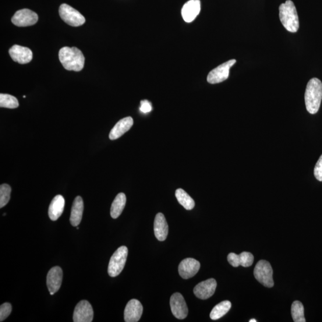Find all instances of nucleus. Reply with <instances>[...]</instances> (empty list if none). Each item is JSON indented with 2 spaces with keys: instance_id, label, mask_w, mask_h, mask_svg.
Here are the masks:
<instances>
[{
  "instance_id": "f257e3e1",
  "label": "nucleus",
  "mask_w": 322,
  "mask_h": 322,
  "mask_svg": "<svg viewBox=\"0 0 322 322\" xmlns=\"http://www.w3.org/2000/svg\"><path fill=\"white\" fill-rule=\"evenodd\" d=\"M60 62L68 70L79 72L84 68L85 58L83 53L77 47H65L59 51Z\"/></svg>"
},
{
  "instance_id": "f03ea898",
  "label": "nucleus",
  "mask_w": 322,
  "mask_h": 322,
  "mask_svg": "<svg viewBox=\"0 0 322 322\" xmlns=\"http://www.w3.org/2000/svg\"><path fill=\"white\" fill-rule=\"evenodd\" d=\"M304 98L307 111L311 114H316L322 100V83L320 80L314 78L309 81Z\"/></svg>"
},
{
  "instance_id": "7ed1b4c3",
  "label": "nucleus",
  "mask_w": 322,
  "mask_h": 322,
  "mask_svg": "<svg viewBox=\"0 0 322 322\" xmlns=\"http://www.w3.org/2000/svg\"><path fill=\"white\" fill-rule=\"evenodd\" d=\"M279 18L286 30L292 33L298 31L300 27L298 13L291 0H287L279 6Z\"/></svg>"
},
{
  "instance_id": "20e7f679",
  "label": "nucleus",
  "mask_w": 322,
  "mask_h": 322,
  "mask_svg": "<svg viewBox=\"0 0 322 322\" xmlns=\"http://www.w3.org/2000/svg\"><path fill=\"white\" fill-rule=\"evenodd\" d=\"M127 256L128 249L125 246L119 247L112 255L108 266V274L111 277H117L121 273L125 267Z\"/></svg>"
},
{
  "instance_id": "39448f33",
  "label": "nucleus",
  "mask_w": 322,
  "mask_h": 322,
  "mask_svg": "<svg viewBox=\"0 0 322 322\" xmlns=\"http://www.w3.org/2000/svg\"><path fill=\"white\" fill-rule=\"evenodd\" d=\"M254 275L257 280L267 288L274 286L273 269L268 261L260 260L255 267Z\"/></svg>"
},
{
  "instance_id": "423d86ee",
  "label": "nucleus",
  "mask_w": 322,
  "mask_h": 322,
  "mask_svg": "<svg viewBox=\"0 0 322 322\" xmlns=\"http://www.w3.org/2000/svg\"><path fill=\"white\" fill-rule=\"evenodd\" d=\"M59 15L69 26L80 27L86 22L84 16L75 9L66 4H62L59 8Z\"/></svg>"
},
{
  "instance_id": "0eeeda50",
  "label": "nucleus",
  "mask_w": 322,
  "mask_h": 322,
  "mask_svg": "<svg viewBox=\"0 0 322 322\" xmlns=\"http://www.w3.org/2000/svg\"><path fill=\"white\" fill-rule=\"evenodd\" d=\"M235 59L230 60L222 64L219 65L217 68L212 69L208 73L207 81L211 84H218L224 82L229 77L230 69L235 64Z\"/></svg>"
},
{
  "instance_id": "6e6552de",
  "label": "nucleus",
  "mask_w": 322,
  "mask_h": 322,
  "mask_svg": "<svg viewBox=\"0 0 322 322\" xmlns=\"http://www.w3.org/2000/svg\"><path fill=\"white\" fill-rule=\"evenodd\" d=\"M36 13L30 9H24L17 11L12 17V22L17 27H26L34 26L38 22Z\"/></svg>"
},
{
  "instance_id": "1a4fd4ad",
  "label": "nucleus",
  "mask_w": 322,
  "mask_h": 322,
  "mask_svg": "<svg viewBox=\"0 0 322 322\" xmlns=\"http://www.w3.org/2000/svg\"><path fill=\"white\" fill-rule=\"evenodd\" d=\"M94 311L90 303L86 300L81 301L74 310V322H91L93 320Z\"/></svg>"
},
{
  "instance_id": "9d476101",
  "label": "nucleus",
  "mask_w": 322,
  "mask_h": 322,
  "mask_svg": "<svg viewBox=\"0 0 322 322\" xmlns=\"http://www.w3.org/2000/svg\"><path fill=\"white\" fill-rule=\"evenodd\" d=\"M170 306L173 315L179 319H184L188 314V308L181 293L176 292L172 295Z\"/></svg>"
},
{
  "instance_id": "9b49d317",
  "label": "nucleus",
  "mask_w": 322,
  "mask_h": 322,
  "mask_svg": "<svg viewBox=\"0 0 322 322\" xmlns=\"http://www.w3.org/2000/svg\"><path fill=\"white\" fill-rule=\"evenodd\" d=\"M199 261L192 258H187L180 263L179 273L183 279H188L192 278L200 269Z\"/></svg>"
},
{
  "instance_id": "f8f14e48",
  "label": "nucleus",
  "mask_w": 322,
  "mask_h": 322,
  "mask_svg": "<svg viewBox=\"0 0 322 322\" xmlns=\"http://www.w3.org/2000/svg\"><path fill=\"white\" fill-rule=\"evenodd\" d=\"M216 287V281L214 279H210L197 284L194 287L193 292L198 299L207 300L214 295Z\"/></svg>"
},
{
  "instance_id": "ddd939ff",
  "label": "nucleus",
  "mask_w": 322,
  "mask_h": 322,
  "mask_svg": "<svg viewBox=\"0 0 322 322\" xmlns=\"http://www.w3.org/2000/svg\"><path fill=\"white\" fill-rule=\"evenodd\" d=\"M63 279L62 268L56 266L51 268L47 277V285L49 294L54 295L61 288Z\"/></svg>"
},
{
  "instance_id": "4468645a",
  "label": "nucleus",
  "mask_w": 322,
  "mask_h": 322,
  "mask_svg": "<svg viewBox=\"0 0 322 322\" xmlns=\"http://www.w3.org/2000/svg\"><path fill=\"white\" fill-rule=\"evenodd\" d=\"M143 306L139 301L131 300L127 303L125 310V320L126 322H137L140 319L143 313Z\"/></svg>"
},
{
  "instance_id": "2eb2a0df",
  "label": "nucleus",
  "mask_w": 322,
  "mask_h": 322,
  "mask_svg": "<svg viewBox=\"0 0 322 322\" xmlns=\"http://www.w3.org/2000/svg\"><path fill=\"white\" fill-rule=\"evenodd\" d=\"M9 53L13 61L20 64H26L33 59V52L31 49L19 45H14Z\"/></svg>"
},
{
  "instance_id": "dca6fc26",
  "label": "nucleus",
  "mask_w": 322,
  "mask_h": 322,
  "mask_svg": "<svg viewBox=\"0 0 322 322\" xmlns=\"http://www.w3.org/2000/svg\"><path fill=\"white\" fill-rule=\"evenodd\" d=\"M201 11L200 0H190L183 6L182 16L187 23H190L196 18Z\"/></svg>"
},
{
  "instance_id": "f3484780",
  "label": "nucleus",
  "mask_w": 322,
  "mask_h": 322,
  "mask_svg": "<svg viewBox=\"0 0 322 322\" xmlns=\"http://www.w3.org/2000/svg\"><path fill=\"white\" fill-rule=\"evenodd\" d=\"M133 123V119L130 116L120 120L116 123L114 128L111 130L110 133H109V139L112 140L119 139L120 137H121L123 134H125L132 128Z\"/></svg>"
},
{
  "instance_id": "a211bd4d",
  "label": "nucleus",
  "mask_w": 322,
  "mask_h": 322,
  "mask_svg": "<svg viewBox=\"0 0 322 322\" xmlns=\"http://www.w3.org/2000/svg\"><path fill=\"white\" fill-rule=\"evenodd\" d=\"M154 233L159 241H164L168 234V226L163 214L156 215L154 221Z\"/></svg>"
},
{
  "instance_id": "6ab92c4d",
  "label": "nucleus",
  "mask_w": 322,
  "mask_h": 322,
  "mask_svg": "<svg viewBox=\"0 0 322 322\" xmlns=\"http://www.w3.org/2000/svg\"><path fill=\"white\" fill-rule=\"evenodd\" d=\"M65 201L61 194L53 198L48 208V216L52 221H56L64 211Z\"/></svg>"
},
{
  "instance_id": "aec40b11",
  "label": "nucleus",
  "mask_w": 322,
  "mask_h": 322,
  "mask_svg": "<svg viewBox=\"0 0 322 322\" xmlns=\"http://www.w3.org/2000/svg\"><path fill=\"white\" fill-rule=\"evenodd\" d=\"M84 211V203L82 197L77 196L73 201L71 212H70V221L73 226H79L82 220Z\"/></svg>"
},
{
  "instance_id": "412c9836",
  "label": "nucleus",
  "mask_w": 322,
  "mask_h": 322,
  "mask_svg": "<svg viewBox=\"0 0 322 322\" xmlns=\"http://www.w3.org/2000/svg\"><path fill=\"white\" fill-rule=\"evenodd\" d=\"M126 196L125 193H120L116 196L112 204L111 215L112 218L116 219L121 214L126 204Z\"/></svg>"
},
{
  "instance_id": "4be33fe9",
  "label": "nucleus",
  "mask_w": 322,
  "mask_h": 322,
  "mask_svg": "<svg viewBox=\"0 0 322 322\" xmlns=\"http://www.w3.org/2000/svg\"><path fill=\"white\" fill-rule=\"evenodd\" d=\"M232 304L229 301H224L215 306L210 313L212 320H218L228 312L231 309Z\"/></svg>"
},
{
  "instance_id": "5701e85b",
  "label": "nucleus",
  "mask_w": 322,
  "mask_h": 322,
  "mask_svg": "<svg viewBox=\"0 0 322 322\" xmlns=\"http://www.w3.org/2000/svg\"><path fill=\"white\" fill-rule=\"evenodd\" d=\"M176 196L179 204L187 210H191L194 207L195 203L194 200L182 189H178L176 191Z\"/></svg>"
},
{
  "instance_id": "b1692460",
  "label": "nucleus",
  "mask_w": 322,
  "mask_h": 322,
  "mask_svg": "<svg viewBox=\"0 0 322 322\" xmlns=\"http://www.w3.org/2000/svg\"><path fill=\"white\" fill-rule=\"evenodd\" d=\"M291 313L293 321L295 322H306L304 317V308L303 304L299 301H295L292 304Z\"/></svg>"
},
{
  "instance_id": "393cba45",
  "label": "nucleus",
  "mask_w": 322,
  "mask_h": 322,
  "mask_svg": "<svg viewBox=\"0 0 322 322\" xmlns=\"http://www.w3.org/2000/svg\"><path fill=\"white\" fill-rule=\"evenodd\" d=\"M18 106L19 102L15 97L8 94H0V107L15 109Z\"/></svg>"
},
{
  "instance_id": "a878e982",
  "label": "nucleus",
  "mask_w": 322,
  "mask_h": 322,
  "mask_svg": "<svg viewBox=\"0 0 322 322\" xmlns=\"http://www.w3.org/2000/svg\"><path fill=\"white\" fill-rule=\"evenodd\" d=\"M11 192V187L8 184H3L0 186V208H2L8 204Z\"/></svg>"
},
{
  "instance_id": "bb28decb",
  "label": "nucleus",
  "mask_w": 322,
  "mask_h": 322,
  "mask_svg": "<svg viewBox=\"0 0 322 322\" xmlns=\"http://www.w3.org/2000/svg\"><path fill=\"white\" fill-rule=\"evenodd\" d=\"M254 262L253 255L249 252H243L239 254L240 265L244 267H250Z\"/></svg>"
},
{
  "instance_id": "cd10ccee",
  "label": "nucleus",
  "mask_w": 322,
  "mask_h": 322,
  "mask_svg": "<svg viewBox=\"0 0 322 322\" xmlns=\"http://www.w3.org/2000/svg\"><path fill=\"white\" fill-rule=\"evenodd\" d=\"M12 310L11 304L9 303L3 304L0 307V321H4L9 316Z\"/></svg>"
},
{
  "instance_id": "c85d7f7f",
  "label": "nucleus",
  "mask_w": 322,
  "mask_h": 322,
  "mask_svg": "<svg viewBox=\"0 0 322 322\" xmlns=\"http://www.w3.org/2000/svg\"><path fill=\"white\" fill-rule=\"evenodd\" d=\"M314 175L318 181L322 182V155L315 165Z\"/></svg>"
},
{
  "instance_id": "c756f323",
  "label": "nucleus",
  "mask_w": 322,
  "mask_h": 322,
  "mask_svg": "<svg viewBox=\"0 0 322 322\" xmlns=\"http://www.w3.org/2000/svg\"><path fill=\"white\" fill-rule=\"evenodd\" d=\"M228 260L230 264L233 267H238L240 265L239 255L235 253H230L228 256Z\"/></svg>"
},
{
  "instance_id": "7c9ffc66",
  "label": "nucleus",
  "mask_w": 322,
  "mask_h": 322,
  "mask_svg": "<svg viewBox=\"0 0 322 322\" xmlns=\"http://www.w3.org/2000/svg\"><path fill=\"white\" fill-rule=\"evenodd\" d=\"M140 110L144 114H146V113L152 111V107L151 103L147 100L141 101Z\"/></svg>"
},
{
  "instance_id": "2f4dec72",
  "label": "nucleus",
  "mask_w": 322,
  "mask_h": 322,
  "mask_svg": "<svg viewBox=\"0 0 322 322\" xmlns=\"http://www.w3.org/2000/svg\"><path fill=\"white\" fill-rule=\"evenodd\" d=\"M257 321L256 319H251L250 320V322H257Z\"/></svg>"
}]
</instances>
